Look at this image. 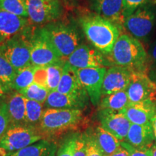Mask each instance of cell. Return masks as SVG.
I'll use <instances>...</instances> for the list:
<instances>
[{"instance_id": "cell-39", "label": "cell", "mask_w": 156, "mask_h": 156, "mask_svg": "<svg viewBox=\"0 0 156 156\" xmlns=\"http://www.w3.org/2000/svg\"><path fill=\"white\" fill-rule=\"evenodd\" d=\"M109 156H129V155L127 151L121 146L114 153H113L112 155H110Z\"/></svg>"}, {"instance_id": "cell-27", "label": "cell", "mask_w": 156, "mask_h": 156, "mask_svg": "<svg viewBox=\"0 0 156 156\" xmlns=\"http://www.w3.org/2000/svg\"><path fill=\"white\" fill-rule=\"evenodd\" d=\"M17 73V70L9 63L0 49V83L5 88L11 93L12 85Z\"/></svg>"}, {"instance_id": "cell-22", "label": "cell", "mask_w": 156, "mask_h": 156, "mask_svg": "<svg viewBox=\"0 0 156 156\" xmlns=\"http://www.w3.org/2000/svg\"><path fill=\"white\" fill-rule=\"evenodd\" d=\"M58 145L55 142L43 139L20 151L7 153L4 156H55Z\"/></svg>"}, {"instance_id": "cell-28", "label": "cell", "mask_w": 156, "mask_h": 156, "mask_svg": "<svg viewBox=\"0 0 156 156\" xmlns=\"http://www.w3.org/2000/svg\"><path fill=\"white\" fill-rule=\"evenodd\" d=\"M25 98L37 101L44 105L50 91L46 87H41L36 83H33L26 88L19 91Z\"/></svg>"}, {"instance_id": "cell-36", "label": "cell", "mask_w": 156, "mask_h": 156, "mask_svg": "<svg viewBox=\"0 0 156 156\" xmlns=\"http://www.w3.org/2000/svg\"><path fill=\"white\" fill-rule=\"evenodd\" d=\"M34 83L47 88V71H46V67H35Z\"/></svg>"}, {"instance_id": "cell-12", "label": "cell", "mask_w": 156, "mask_h": 156, "mask_svg": "<svg viewBox=\"0 0 156 156\" xmlns=\"http://www.w3.org/2000/svg\"><path fill=\"white\" fill-rule=\"evenodd\" d=\"M107 68H87L77 69L82 85L93 106H98L102 97V86Z\"/></svg>"}, {"instance_id": "cell-33", "label": "cell", "mask_w": 156, "mask_h": 156, "mask_svg": "<svg viewBox=\"0 0 156 156\" xmlns=\"http://www.w3.org/2000/svg\"><path fill=\"white\" fill-rule=\"evenodd\" d=\"M6 99L0 101V140L10 125Z\"/></svg>"}, {"instance_id": "cell-41", "label": "cell", "mask_w": 156, "mask_h": 156, "mask_svg": "<svg viewBox=\"0 0 156 156\" xmlns=\"http://www.w3.org/2000/svg\"><path fill=\"white\" fill-rule=\"evenodd\" d=\"M148 75H149L150 78H151L152 80L156 84V67L152 68V69L150 70Z\"/></svg>"}, {"instance_id": "cell-43", "label": "cell", "mask_w": 156, "mask_h": 156, "mask_svg": "<svg viewBox=\"0 0 156 156\" xmlns=\"http://www.w3.org/2000/svg\"><path fill=\"white\" fill-rule=\"evenodd\" d=\"M152 156H156V144L155 143L151 149Z\"/></svg>"}, {"instance_id": "cell-6", "label": "cell", "mask_w": 156, "mask_h": 156, "mask_svg": "<svg viewBox=\"0 0 156 156\" xmlns=\"http://www.w3.org/2000/svg\"><path fill=\"white\" fill-rule=\"evenodd\" d=\"M30 63L34 67H46L66 62L45 34L42 28L32 30L30 36Z\"/></svg>"}, {"instance_id": "cell-42", "label": "cell", "mask_w": 156, "mask_h": 156, "mask_svg": "<svg viewBox=\"0 0 156 156\" xmlns=\"http://www.w3.org/2000/svg\"><path fill=\"white\" fill-rule=\"evenodd\" d=\"M152 126L153 129V132H154V136H155V143L156 144V114L155 116H153V118L152 119L151 121Z\"/></svg>"}, {"instance_id": "cell-31", "label": "cell", "mask_w": 156, "mask_h": 156, "mask_svg": "<svg viewBox=\"0 0 156 156\" xmlns=\"http://www.w3.org/2000/svg\"><path fill=\"white\" fill-rule=\"evenodd\" d=\"M79 133H73L64 140L58 148L55 156H74Z\"/></svg>"}, {"instance_id": "cell-3", "label": "cell", "mask_w": 156, "mask_h": 156, "mask_svg": "<svg viewBox=\"0 0 156 156\" xmlns=\"http://www.w3.org/2000/svg\"><path fill=\"white\" fill-rule=\"evenodd\" d=\"M83 120V110L45 108L38 129L44 137L56 136L77 129Z\"/></svg>"}, {"instance_id": "cell-2", "label": "cell", "mask_w": 156, "mask_h": 156, "mask_svg": "<svg viewBox=\"0 0 156 156\" xmlns=\"http://www.w3.org/2000/svg\"><path fill=\"white\" fill-rule=\"evenodd\" d=\"M80 24L87 41L104 55L112 53L121 35L120 29L96 13L85 14L80 18Z\"/></svg>"}, {"instance_id": "cell-11", "label": "cell", "mask_w": 156, "mask_h": 156, "mask_svg": "<svg viewBox=\"0 0 156 156\" xmlns=\"http://www.w3.org/2000/svg\"><path fill=\"white\" fill-rule=\"evenodd\" d=\"M126 91L129 103L144 101L156 103V84L147 73H132L131 82Z\"/></svg>"}, {"instance_id": "cell-40", "label": "cell", "mask_w": 156, "mask_h": 156, "mask_svg": "<svg viewBox=\"0 0 156 156\" xmlns=\"http://www.w3.org/2000/svg\"><path fill=\"white\" fill-rule=\"evenodd\" d=\"M9 93H9L8 91L5 88V87L2 85V83H0V101L5 100Z\"/></svg>"}, {"instance_id": "cell-1", "label": "cell", "mask_w": 156, "mask_h": 156, "mask_svg": "<svg viewBox=\"0 0 156 156\" xmlns=\"http://www.w3.org/2000/svg\"><path fill=\"white\" fill-rule=\"evenodd\" d=\"M106 57L112 66L125 68L132 73H149L147 52L141 41L129 34L120 35L112 53Z\"/></svg>"}, {"instance_id": "cell-38", "label": "cell", "mask_w": 156, "mask_h": 156, "mask_svg": "<svg viewBox=\"0 0 156 156\" xmlns=\"http://www.w3.org/2000/svg\"><path fill=\"white\" fill-rule=\"evenodd\" d=\"M148 56H149L150 64H156V39L150 48Z\"/></svg>"}, {"instance_id": "cell-16", "label": "cell", "mask_w": 156, "mask_h": 156, "mask_svg": "<svg viewBox=\"0 0 156 156\" xmlns=\"http://www.w3.org/2000/svg\"><path fill=\"white\" fill-rule=\"evenodd\" d=\"M28 20L0 9V45L28 29Z\"/></svg>"}, {"instance_id": "cell-35", "label": "cell", "mask_w": 156, "mask_h": 156, "mask_svg": "<svg viewBox=\"0 0 156 156\" xmlns=\"http://www.w3.org/2000/svg\"><path fill=\"white\" fill-rule=\"evenodd\" d=\"M87 142V156H105L100 151L93 139L92 134L89 129L85 132Z\"/></svg>"}, {"instance_id": "cell-20", "label": "cell", "mask_w": 156, "mask_h": 156, "mask_svg": "<svg viewBox=\"0 0 156 156\" xmlns=\"http://www.w3.org/2000/svg\"><path fill=\"white\" fill-rule=\"evenodd\" d=\"M56 91L63 94L85 95L87 94L78 77L77 69L66 62Z\"/></svg>"}, {"instance_id": "cell-9", "label": "cell", "mask_w": 156, "mask_h": 156, "mask_svg": "<svg viewBox=\"0 0 156 156\" xmlns=\"http://www.w3.org/2000/svg\"><path fill=\"white\" fill-rule=\"evenodd\" d=\"M28 19L37 25H46L62 17L63 8L59 0H25Z\"/></svg>"}, {"instance_id": "cell-7", "label": "cell", "mask_w": 156, "mask_h": 156, "mask_svg": "<svg viewBox=\"0 0 156 156\" xmlns=\"http://www.w3.org/2000/svg\"><path fill=\"white\" fill-rule=\"evenodd\" d=\"M30 27L0 45V49L11 65L19 70L30 65Z\"/></svg>"}, {"instance_id": "cell-19", "label": "cell", "mask_w": 156, "mask_h": 156, "mask_svg": "<svg viewBox=\"0 0 156 156\" xmlns=\"http://www.w3.org/2000/svg\"><path fill=\"white\" fill-rule=\"evenodd\" d=\"M122 112L131 124H143L151 123L156 114V103L152 101L129 103Z\"/></svg>"}, {"instance_id": "cell-14", "label": "cell", "mask_w": 156, "mask_h": 156, "mask_svg": "<svg viewBox=\"0 0 156 156\" xmlns=\"http://www.w3.org/2000/svg\"><path fill=\"white\" fill-rule=\"evenodd\" d=\"M132 73L118 66H112L106 69L102 86V96L126 90L131 82Z\"/></svg>"}, {"instance_id": "cell-8", "label": "cell", "mask_w": 156, "mask_h": 156, "mask_svg": "<svg viewBox=\"0 0 156 156\" xmlns=\"http://www.w3.org/2000/svg\"><path fill=\"white\" fill-rule=\"evenodd\" d=\"M156 21V8L152 4L140 7L125 18L124 28L140 41H145L153 31Z\"/></svg>"}, {"instance_id": "cell-21", "label": "cell", "mask_w": 156, "mask_h": 156, "mask_svg": "<svg viewBox=\"0 0 156 156\" xmlns=\"http://www.w3.org/2000/svg\"><path fill=\"white\" fill-rule=\"evenodd\" d=\"M25 99L21 93L15 90L12 91L6 99L10 125H26Z\"/></svg>"}, {"instance_id": "cell-23", "label": "cell", "mask_w": 156, "mask_h": 156, "mask_svg": "<svg viewBox=\"0 0 156 156\" xmlns=\"http://www.w3.org/2000/svg\"><path fill=\"white\" fill-rule=\"evenodd\" d=\"M95 143L105 156H109L121 147V142L101 125L89 129Z\"/></svg>"}, {"instance_id": "cell-26", "label": "cell", "mask_w": 156, "mask_h": 156, "mask_svg": "<svg viewBox=\"0 0 156 156\" xmlns=\"http://www.w3.org/2000/svg\"><path fill=\"white\" fill-rule=\"evenodd\" d=\"M34 71L35 67L32 64L17 70L12 85V90L19 92L32 85L34 83Z\"/></svg>"}, {"instance_id": "cell-18", "label": "cell", "mask_w": 156, "mask_h": 156, "mask_svg": "<svg viewBox=\"0 0 156 156\" xmlns=\"http://www.w3.org/2000/svg\"><path fill=\"white\" fill-rule=\"evenodd\" d=\"M124 141L133 147L149 151L155 144V136L151 123L140 125L131 124Z\"/></svg>"}, {"instance_id": "cell-30", "label": "cell", "mask_w": 156, "mask_h": 156, "mask_svg": "<svg viewBox=\"0 0 156 156\" xmlns=\"http://www.w3.org/2000/svg\"><path fill=\"white\" fill-rule=\"evenodd\" d=\"M0 9L17 16L28 18L24 0H0Z\"/></svg>"}, {"instance_id": "cell-4", "label": "cell", "mask_w": 156, "mask_h": 156, "mask_svg": "<svg viewBox=\"0 0 156 156\" xmlns=\"http://www.w3.org/2000/svg\"><path fill=\"white\" fill-rule=\"evenodd\" d=\"M42 29L65 62L82 44L79 30L73 25L54 21L45 25Z\"/></svg>"}, {"instance_id": "cell-13", "label": "cell", "mask_w": 156, "mask_h": 156, "mask_svg": "<svg viewBox=\"0 0 156 156\" xmlns=\"http://www.w3.org/2000/svg\"><path fill=\"white\" fill-rule=\"evenodd\" d=\"M98 116L100 125L105 130L113 134L120 142L125 140L131 122L122 112L102 109L99 110Z\"/></svg>"}, {"instance_id": "cell-17", "label": "cell", "mask_w": 156, "mask_h": 156, "mask_svg": "<svg viewBox=\"0 0 156 156\" xmlns=\"http://www.w3.org/2000/svg\"><path fill=\"white\" fill-rule=\"evenodd\" d=\"M91 4L96 14L114 23L121 31L123 30V0H92Z\"/></svg>"}, {"instance_id": "cell-25", "label": "cell", "mask_w": 156, "mask_h": 156, "mask_svg": "<svg viewBox=\"0 0 156 156\" xmlns=\"http://www.w3.org/2000/svg\"><path fill=\"white\" fill-rule=\"evenodd\" d=\"M25 124L38 128L44 111V105L25 98Z\"/></svg>"}, {"instance_id": "cell-10", "label": "cell", "mask_w": 156, "mask_h": 156, "mask_svg": "<svg viewBox=\"0 0 156 156\" xmlns=\"http://www.w3.org/2000/svg\"><path fill=\"white\" fill-rule=\"evenodd\" d=\"M67 62L77 69L112 67L106 55L85 44L78 46L68 57Z\"/></svg>"}, {"instance_id": "cell-5", "label": "cell", "mask_w": 156, "mask_h": 156, "mask_svg": "<svg viewBox=\"0 0 156 156\" xmlns=\"http://www.w3.org/2000/svg\"><path fill=\"white\" fill-rule=\"evenodd\" d=\"M44 138L38 128L28 125H10L0 140V156L20 151Z\"/></svg>"}, {"instance_id": "cell-29", "label": "cell", "mask_w": 156, "mask_h": 156, "mask_svg": "<svg viewBox=\"0 0 156 156\" xmlns=\"http://www.w3.org/2000/svg\"><path fill=\"white\" fill-rule=\"evenodd\" d=\"M66 62H59L46 67L47 71V89L50 92L57 89L61 80L63 67Z\"/></svg>"}, {"instance_id": "cell-44", "label": "cell", "mask_w": 156, "mask_h": 156, "mask_svg": "<svg viewBox=\"0 0 156 156\" xmlns=\"http://www.w3.org/2000/svg\"><path fill=\"white\" fill-rule=\"evenodd\" d=\"M24 1H25V0H24Z\"/></svg>"}, {"instance_id": "cell-15", "label": "cell", "mask_w": 156, "mask_h": 156, "mask_svg": "<svg viewBox=\"0 0 156 156\" xmlns=\"http://www.w3.org/2000/svg\"><path fill=\"white\" fill-rule=\"evenodd\" d=\"M89 97L85 95H68L51 91L44 103L45 108L83 110L88 103Z\"/></svg>"}, {"instance_id": "cell-32", "label": "cell", "mask_w": 156, "mask_h": 156, "mask_svg": "<svg viewBox=\"0 0 156 156\" xmlns=\"http://www.w3.org/2000/svg\"><path fill=\"white\" fill-rule=\"evenodd\" d=\"M150 0H123V16L124 20L140 7L149 3Z\"/></svg>"}, {"instance_id": "cell-34", "label": "cell", "mask_w": 156, "mask_h": 156, "mask_svg": "<svg viewBox=\"0 0 156 156\" xmlns=\"http://www.w3.org/2000/svg\"><path fill=\"white\" fill-rule=\"evenodd\" d=\"M87 142L85 132L79 133L76 142V147L74 156H87Z\"/></svg>"}, {"instance_id": "cell-37", "label": "cell", "mask_w": 156, "mask_h": 156, "mask_svg": "<svg viewBox=\"0 0 156 156\" xmlns=\"http://www.w3.org/2000/svg\"><path fill=\"white\" fill-rule=\"evenodd\" d=\"M121 146L127 151L129 156H152L151 150L143 151V150L137 149L125 141L121 142Z\"/></svg>"}, {"instance_id": "cell-24", "label": "cell", "mask_w": 156, "mask_h": 156, "mask_svg": "<svg viewBox=\"0 0 156 156\" xmlns=\"http://www.w3.org/2000/svg\"><path fill=\"white\" fill-rule=\"evenodd\" d=\"M129 104V101L126 91L122 90L102 96L98 106L99 110L106 109L114 112H122Z\"/></svg>"}]
</instances>
